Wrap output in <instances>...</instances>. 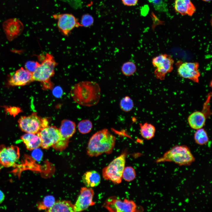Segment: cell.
<instances>
[{
    "mask_svg": "<svg viewBox=\"0 0 212 212\" xmlns=\"http://www.w3.org/2000/svg\"><path fill=\"white\" fill-rule=\"evenodd\" d=\"M70 93L76 103L87 107L97 104L101 96L99 85L93 81H82L76 84L71 88Z\"/></svg>",
    "mask_w": 212,
    "mask_h": 212,
    "instance_id": "obj_1",
    "label": "cell"
},
{
    "mask_svg": "<svg viewBox=\"0 0 212 212\" xmlns=\"http://www.w3.org/2000/svg\"><path fill=\"white\" fill-rule=\"evenodd\" d=\"M116 138L109 130L104 128L94 134L90 138L87 148V154L97 157L105 153H111L115 147Z\"/></svg>",
    "mask_w": 212,
    "mask_h": 212,
    "instance_id": "obj_2",
    "label": "cell"
},
{
    "mask_svg": "<svg viewBox=\"0 0 212 212\" xmlns=\"http://www.w3.org/2000/svg\"><path fill=\"white\" fill-rule=\"evenodd\" d=\"M39 57L41 63H39L32 73L33 81L40 82L43 90H51L53 88V84L50 78L54 74V68L58 63L54 57L48 53L45 55H40Z\"/></svg>",
    "mask_w": 212,
    "mask_h": 212,
    "instance_id": "obj_3",
    "label": "cell"
},
{
    "mask_svg": "<svg viewBox=\"0 0 212 212\" xmlns=\"http://www.w3.org/2000/svg\"><path fill=\"white\" fill-rule=\"evenodd\" d=\"M195 160V158L187 146L177 145L166 152L155 162L158 163L172 162L182 166L190 165Z\"/></svg>",
    "mask_w": 212,
    "mask_h": 212,
    "instance_id": "obj_4",
    "label": "cell"
},
{
    "mask_svg": "<svg viewBox=\"0 0 212 212\" xmlns=\"http://www.w3.org/2000/svg\"><path fill=\"white\" fill-rule=\"evenodd\" d=\"M127 155V151H124L103 169L102 176L104 179L111 181L115 184L121 183Z\"/></svg>",
    "mask_w": 212,
    "mask_h": 212,
    "instance_id": "obj_5",
    "label": "cell"
},
{
    "mask_svg": "<svg viewBox=\"0 0 212 212\" xmlns=\"http://www.w3.org/2000/svg\"><path fill=\"white\" fill-rule=\"evenodd\" d=\"M20 129L26 133L37 134L43 128L48 126L47 118L38 116L36 112L28 116H22L18 120Z\"/></svg>",
    "mask_w": 212,
    "mask_h": 212,
    "instance_id": "obj_6",
    "label": "cell"
},
{
    "mask_svg": "<svg viewBox=\"0 0 212 212\" xmlns=\"http://www.w3.org/2000/svg\"><path fill=\"white\" fill-rule=\"evenodd\" d=\"M152 63L155 68L154 74L156 78L163 80L167 73L172 71L174 60L170 55L162 54L154 57Z\"/></svg>",
    "mask_w": 212,
    "mask_h": 212,
    "instance_id": "obj_7",
    "label": "cell"
},
{
    "mask_svg": "<svg viewBox=\"0 0 212 212\" xmlns=\"http://www.w3.org/2000/svg\"><path fill=\"white\" fill-rule=\"evenodd\" d=\"M103 206L110 212H134L137 211L138 207L132 200L125 199L123 201L115 196L108 198Z\"/></svg>",
    "mask_w": 212,
    "mask_h": 212,
    "instance_id": "obj_8",
    "label": "cell"
},
{
    "mask_svg": "<svg viewBox=\"0 0 212 212\" xmlns=\"http://www.w3.org/2000/svg\"><path fill=\"white\" fill-rule=\"evenodd\" d=\"M20 157L18 147L13 145H0V170L4 168L14 166Z\"/></svg>",
    "mask_w": 212,
    "mask_h": 212,
    "instance_id": "obj_9",
    "label": "cell"
},
{
    "mask_svg": "<svg viewBox=\"0 0 212 212\" xmlns=\"http://www.w3.org/2000/svg\"><path fill=\"white\" fill-rule=\"evenodd\" d=\"M53 17L57 20L59 29L65 36H68L74 28L82 26L77 19L71 14H55Z\"/></svg>",
    "mask_w": 212,
    "mask_h": 212,
    "instance_id": "obj_10",
    "label": "cell"
},
{
    "mask_svg": "<svg viewBox=\"0 0 212 212\" xmlns=\"http://www.w3.org/2000/svg\"><path fill=\"white\" fill-rule=\"evenodd\" d=\"M38 133L41 140V146L45 149L52 147L62 138L59 129L54 126L44 128Z\"/></svg>",
    "mask_w": 212,
    "mask_h": 212,
    "instance_id": "obj_11",
    "label": "cell"
},
{
    "mask_svg": "<svg viewBox=\"0 0 212 212\" xmlns=\"http://www.w3.org/2000/svg\"><path fill=\"white\" fill-rule=\"evenodd\" d=\"M177 66V72L180 76L195 82H199L200 74L198 62L180 61L178 62Z\"/></svg>",
    "mask_w": 212,
    "mask_h": 212,
    "instance_id": "obj_12",
    "label": "cell"
},
{
    "mask_svg": "<svg viewBox=\"0 0 212 212\" xmlns=\"http://www.w3.org/2000/svg\"><path fill=\"white\" fill-rule=\"evenodd\" d=\"M94 195L93 190L86 187H82L80 193L74 205V212H80L94 205L95 202L93 201Z\"/></svg>",
    "mask_w": 212,
    "mask_h": 212,
    "instance_id": "obj_13",
    "label": "cell"
},
{
    "mask_svg": "<svg viewBox=\"0 0 212 212\" xmlns=\"http://www.w3.org/2000/svg\"><path fill=\"white\" fill-rule=\"evenodd\" d=\"M2 26L7 38L10 41L19 35L24 29L22 23L15 18L6 20L3 23Z\"/></svg>",
    "mask_w": 212,
    "mask_h": 212,
    "instance_id": "obj_14",
    "label": "cell"
},
{
    "mask_svg": "<svg viewBox=\"0 0 212 212\" xmlns=\"http://www.w3.org/2000/svg\"><path fill=\"white\" fill-rule=\"evenodd\" d=\"M33 81L32 73L21 67L11 74L8 79L12 86H22Z\"/></svg>",
    "mask_w": 212,
    "mask_h": 212,
    "instance_id": "obj_15",
    "label": "cell"
},
{
    "mask_svg": "<svg viewBox=\"0 0 212 212\" xmlns=\"http://www.w3.org/2000/svg\"><path fill=\"white\" fill-rule=\"evenodd\" d=\"M174 8L176 12L182 16H191L196 11L191 0H175Z\"/></svg>",
    "mask_w": 212,
    "mask_h": 212,
    "instance_id": "obj_16",
    "label": "cell"
},
{
    "mask_svg": "<svg viewBox=\"0 0 212 212\" xmlns=\"http://www.w3.org/2000/svg\"><path fill=\"white\" fill-rule=\"evenodd\" d=\"M188 123L190 127L194 130L202 128L206 121V117L202 112L196 111L189 115L188 118Z\"/></svg>",
    "mask_w": 212,
    "mask_h": 212,
    "instance_id": "obj_17",
    "label": "cell"
},
{
    "mask_svg": "<svg viewBox=\"0 0 212 212\" xmlns=\"http://www.w3.org/2000/svg\"><path fill=\"white\" fill-rule=\"evenodd\" d=\"M21 139L28 150H32L41 146V140L38 133H26L21 137Z\"/></svg>",
    "mask_w": 212,
    "mask_h": 212,
    "instance_id": "obj_18",
    "label": "cell"
},
{
    "mask_svg": "<svg viewBox=\"0 0 212 212\" xmlns=\"http://www.w3.org/2000/svg\"><path fill=\"white\" fill-rule=\"evenodd\" d=\"M82 180L86 187L91 188L98 186L100 183L101 178L97 172L95 170H91L84 174Z\"/></svg>",
    "mask_w": 212,
    "mask_h": 212,
    "instance_id": "obj_19",
    "label": "cell"
},
{
    "mask_svg": "<svg viewBox=\"0 0 212 212\" xmlns=\"http://www.w3.org/2000/svg\"><path fill=\"white\" fill-rule=\"evenodd\" d=\"M62 137L69 139L76 131V124L74 122L67 119L63 120L59 129Z\"/></svg>",
    "mask_w": 212,
    "mask_h": 212,
    "instance_id": "obj_20",
    "label": "cell"
},
{
    "mask_svg": "<svg viewBox=\"0 0 212 212\" xmlns=\"http://www.w3.org/2000/svg\"><path fill=\"white\" fill-rule=\"evenodd\" d=\"M46 211L74 212V205L69 201H58L55 202Z\"/></svg>",
    "mask_w": 212,
    "mask_h": 212,
    "instance_id": "obj_21",
    "label": "cell"
},
{
    "mask_svg": "<svg viewBox=\"0 0 212 212\" xmlns=\"http://www.w3.org/2000/svg\"><path fill=\"white\" fill-rule=\"evenodd\" d=\"M140 132L141 136L145 139L150 140L155 136L156 129L152 124L146 122L144 124L139 123Z\"/></svg>",
    "mask_w": 212,
    "mask_h": 212,
    "instance_id": "obj_22",
    "label": "cell"
},
{
    "mask_svg": "<svg viewBox=\"0 0 212 212\" xmlns=\"http://www.w3.org/2000/svg\"><path fill=\"white\" fill-rule=\"evenodd\" d=\"M194 138L195 142L200 145L207 144L209 140L207 133L203 128L196 130L194 133Z\"/></svg>",
    "mask_w": 212,
    "mask_h": 212,
    "instance_id": "obj_23",
    "label": "cell"
},
{
    "mask_svg": "<svg viewBox=\"0 0 212 212\" xmlns=\"http://www.w3.org/2000/svg\"><path fill=\"white\" fill-rule=\"evenodd\" d=\"M136 66L135 64L132 61H127L124 63L121 68L122 74L126 76H130L133 75L136 71Z\"/></svg>",
    "mask_w": 212,
    "mask_h": 212,
    "instance_id": "obj_24",
    "label": "cell"
},
{
    "mask_svg": "<svg viewBox=\"0 0 212 212\" xmlns=\"http://www.w3.org/2000/svg\"><path fill=\"white\" fill-rule=\"evenodd\" d=\"M119 104L120 109L125 112L131 111L134 106L132 100L127 96L124 97L121 100Z\"/></svg>",
    "mask_w": 212,
    "mask_h": 212,
    "instance_id": "obj_25",
    "label": "cell"
},
{
    "mask_svg": "<svg viewBox=\"0 0 212 212\" xmlns=\"http://www.w3.org/2000/svg\"><path fill=\"white\" fill-rule=\"evenodd\" d=\"M55 198L52 196H48L45 197L43 201L38 203L37 208L39 210H46V211L55 203Z\"/></svg>",
    "mask_w": 212,
    "mask_h": 212,
    "instance_id": "obj_26",
    "label": "cell"
},
{
    "mask_svg": "<svg viewBox=\"0 0 212 212\" xmlns=\"http://www.w3.org/2000/svg\"><path fill=\"white\" fill-rule=\"evenodd\" d=\"M79 131L82 134H86L90 132L92 128V122L88 120H83L78 124Z\"/></svg>",
    "mask_w": 212,
    "mask_h": 212,
    "instance_id": "obj_27",
    "label": "cell"
},
{
    "mask_svg": "<svg viewBox=\"0 0 212 212\" xmlns=\"http://www.w3.org/2000/svg\"><path fill=\"white\" fill-rule=\"evenodd\" d=\"M135 177V171L133 167L127 166L125 168L122 174V178L127 181L130 182L134 180Z\"/></svg>",
    "mask_w": 212,
    "mask_h": 212,
    "instance_id": "obj_28",
    "label": "cell"
},
{
    "mask_svg": "<svg viewBox=\"0 0 212 212\" xmlns=\"http://www.w3.org/2000/svg\"><path fill=\"white\" fill-rule=\"evenodd\" d=\"M69 139L62 137L52 147L57 151H62L64 150L68 146Z\"/></svg>",
    "mask_w": 212,
    "mask_h": 212,
    "instance_id": "obj_29",
    "label": "cell"
},
{
    "mask_svg": "<svg viewBox=\"0 0 212 212\" xmlns=\"http://www.w3.org/2000/svg\"><path fill=\"white\" fill-rule=\"evenodd\" d=\"M152 3L155 9L164 11L167 10V4L165 0H148Z\"/></svg>",
    "mask_w": 212,
    "mask_h": 212,
    "instance_id": "obj_30",
    "label": "cell"
},
{
    "mask_svg": "<svg viewBox=\"0 0 212 212\" xmlns=\"http://www.w3.org/2000/svg\"><path fill=\"white\" fill-rule=\"evenodd\" d=\"M94 21V19L92 16L89 14H86L82 16L80 24L82 26L88 27L93 24Z\"/></svg>",
    "mask_w": 212,
    "mask_h": 212,
    "instance_id": "obj_31",
    "label": "cell"
},
{
    "mask_svg": "<svg viewBox=\"0 0 212 212\" xmlns=\"http://www.w3.org/2000/svg\"><path fill=\"white\" fill-rule=\"evenodd\" d=\"M4 108L6 113H9L14 117L17 115L22 111L20 108L16 107L4 106Z\"/></svg>",
    "mask_w": 212,
    "mask_h": 212,
    "instance_id": "obj_32",
    "label": "cell"
},
{
    "mask_svg": "<svg viewBox=\"0 0 212 212\" xmlns=\"http://www.w3.org/2000/svg\"><path fill=\"white\" fill-rule=\"evenodd\" d=\"M39 63L34 61H28L26 63L25 67V69L33 73L36 69Z\"/></svg>",
    "mask_w": 212,
    "mask_h": 212,
    "instance_id": "obj_33",
    "label": "cell"
},
{
    "mask_svg": "<svg viewBox=\"0 0 212 212\" xmlns=\"http://www.w3.org/2000/svg\"><path fill=\"white\" fill-rule=\"evenodd\" d=\"M52 93L55 97L57 98H59L62 95V90L60 87H56L53 90Z\"/></svg>",
    "mask_w": 212,
    "mask_h": 212,
    "instance_id": "obj_34",
    "label": "cell"
},
{
    "mask_svg": "<svg viewBox=\"0 0 212 212\" xmlns=\"http://www.w3.org/2000/svg\"><path fill=\"white\" fill-rule=\"evenodd\" d=\"M138 0H122L123 4L127 6H134L138 3Z\"/></svg>",
    "mask_w": 212,
    "mask_h": 212,
    "instance_id": "obj_35",
    "label": "cell"
},
{
    "mask_svg": "<svg viewBox=\"0 0 212 212\" xmlns=\"http://www.w3.org/2000/svg\"><path fill=\"white\" fill-rule=\"evenodd\" d=\"M37 148L34 149V151L33 152L32 154L33 156L36 158H40L42 156V153L41 150Z\"/></svg>",
    "mask_w": 212,
    "mask_h": 212,
    "instance_id": "obj_36",
    "label": "cell"
},
{
    "mask_svg": "<svg viewBox=\"0 0 212 212\" xmlns=\"http://www.w3.org/2000/svg\"><path fill=\"white\" fill-rule=\"evenodd\" d=\"M5 196L4 193L0 190V204L2 203L5 199Z\"/></svg>",
    "mask_w": 212,
    "mask_h": 212,
    "instance_id": "obj_37",
    "label": "cell"
},
{
    "mask_svg": "<svg viewBox=\"0 0 212 212\" xmlns=\"http://www.w3.org/2000/svg\"><path fill=\"white\" fill-rule=\"evenodd\" d=\"M202 0L206 2H209V1H211V0Z\"/></svg>",
    "mask_w": 212,
    "mask_h": 212,
    "instance_id": "obj_38",
    "label": "cell"
}]
</instances>
